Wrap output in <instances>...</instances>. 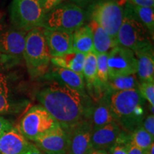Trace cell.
Returning a JSON list of instances; mask_svg holds the SVG:
<instances>
[{
	"mask_svg": "<svg viewBox=\"0 0 154 154\" xmlns=\"http://www.w3.org/2000/svg\"><path fill=\"white\" fill-rule=\"evenodd\" d=\"M36 98L66 131L89 119L93 105L88 96L53 81L38 91Z\"/></svg>",
	"mask_w": 154,
	"mask_h": 154,
	"instance_id": "obj_1",
	"label": "cell"
},
{
	"mask_svg": "<svg viewBox=\"0 0 154 154\" xmlns=\"http://www.w3.org/2000/svg\"><path fill=\"white\" fill-rule=\"evenodd\" d=\"M106 94L113 120L121 130L131 134L141 126L146 117V100L138 89Z\"/></svg>",
	"mask_w": 154,
	"mask_h": 154,
	"instance_id": "obj_2",
	"label": "cell"
},
{
	"mask_svg": "<svg viewBox=\"0 0 154 154\" xmlns=\"http://www.w3.org/2000/svg\"><path fill=\"white\" fill-rule=\"evenodd\" d=\"M23 59L32 79L41 78L48 72L51 57L42 28H34L26 32Z\"/></svg>",
	"mask_w": 154,
	"mask_h": 154,
	"instance_id": "obj_3",
	"label": "cell"
},
{
	"mask_svg": "<svg viewBox=\"0 0 154 154\" xmlns=\"http://www.w3.org/2000/svg\"><path fill=\"white\" fill-rule=\"evenodd\" d=\"M151 38L149 32L136 17L132 5L126 1L124 19L116 36L117 44L136 52L144 47L153 45Z\"/></svg>",
	"mask_w": 154,
	"mask_h": 154,
	"instance_id": "obj_4",
	"label": "cell"
},
{
	"mask_svg": "<svg viewBox=\"0 0 154 154\" xmlns=\"http://www.w3.org/2000/svg\"><path fill=\"white\" fill-rule=\"evenodd\" d=\"M86 11L88 19L94 21L116 41L124 14V6L120 0H95Z\"/></svg>",
	"mask_w": 154,
	"mask_h": 154,
	"instance_id": "obj_5",
	"label": "cell"
},
{
	"mask_svg": "<svg viewBox=\"0 0 154 154\" xmlns=\"http://www.w3.org/2000/svg\"><path fill=\"white\" fill-rule=\"evenodd\" d=\"M86 11L72 2H62L46 14L42 28L73 33L86 24Z\"/></svg>",
	"mask_w": 154,
	"mask_h": 154,
	"instance_id": "obj_6",
	"label": "cell"
},
{
	"mask_svg": "<svg viewBox=\"0 0 154 154\" xmlns=\"http://www.w3.org/2000/svg\"><path fill=\"white\" fill-rule=\"evenodd\" d=\"M46 13L41 0H13L10 19L13 26L26 32L34 28H42Z\"/></svg>",
	"mask_w": 154,
	"mask_h": 154,
	"instance_id": "obj_7",
	"label": "cell"
},
{
	"mask_svg": "<svg viewBox=\"0 0 154 154\" xmlns=\"http://www.w3.org/2000/svg\"><path fill=\"white\" fill-rule=\"evenodd\" d=\"M59 126L45 108L42 105H35L25 113L17 128L26 139L34 142Z\"/></svg>",
	"mask_w": 154,
	"mask_h": 154,
	"instance_id": "obj_8",
	"label": "cell"
},
{
	"mask_svg": "<svg viewBox=\"0 0 154 154\" xmlns=\"http://www.w3.org/2000/svg\"><path fill=\"white\" fill-rule=\"evenodd\" d=\"M26 32L14 27H0V59L14 63L23 59Z\"/></svg>",
	"mask_w": 154,
	"mask_h": 154,
	"instance_id": "obj_9",
	"label": "cell"
},
{
	"mask_svg": "<svg viewBox=\"0 0 154 154\" xmlns=\"http://www.w3.org/2000/svg\"><path fill=\"white\" fill-rule=\"evenodd\" d=\"M109 78L136 74L137 59L131 49L117 44L108 53Z\"/></svg>",
	"mask_w": 154,
	"mask_h": 154,
	"instance_id": "obj_10",
	"label": "cell"
},
{
	"mask_svg": "<svg viewBox=\"0 0 154 154\" xmlns=\"http://www.w3.org/2000/svg\"><path fill=\"white\" fill-rule=\"evenodd\" d=\"M93 127L89 119L82 121L69 129L67 154H88L92 150L91 135Z\"/></svg>",
	"mask_w": 154,
	"mask_h": 154,
	"instance_id": "obj_11",
	"label": "cell"
},
{
	"mask_svg": "<svg viewBox=\"0 0 154 154\" xmlns=\"http://www.w3.org/2000/svg\"><path fill=\"white\" fill-rule=\"evenodd\" d=\"M34 145L45 154H67L69 135L60 126L50 131L34 141Z\"/></svg>",
	"mask_w": 154,
	"mask_h": 154,
	"instance_id": "obj_12",
	"label": "cell"
},
{
	"mask_svg": "<svg viewBox=\"0 0 154 154\" xmlns=\"http://www.w3.org/2000/svg\"><path fill=\"white\" fill-rule=\"evenodd\" d=\"M86 91L93 102L101 99L106 93L100 85L97 76V54L91 51L86 55L83 69Z\"/></svg>",
	"mask_w": 154,
	"mask_h": 154,
	"instance_id": "obj_13",
	"label": "cell"
},
{
	"mask_svg": "<svg viewBox=\"0 0 154 154\" xmlns=\"http://www.w3.org/2000/svg\"><path fill=\"white\" fill-rule=\"evenodd\" d=\"M42 78L49 82L53 81L68 86L78 91L83 96H88L82 74L52 65L51 67H49L48 72L42 76Z\"/></svg>",
	"mask_w": 154,
	"mask_h": 154,
	"instance_id": "obj_14",
	"label": "cell"
},
{
	"mask_svg": "<svg viewBox=\"0 0 154 154\" xmlns=\"http://www.w3.org/2000/svg\"><path fill=\"white\" fill-rule=\"evenodd\" d=\"M42 31L50 57H61L73 51L72 33L43 28Z\"/></svg>",
	"mask_w": 154,
	"mask_h": 154,
	"instance_id": "obj_15",
	"label": "cell"
},
{
	"mask_svg": "<svg viewBox=\"0 0 154 154\" xmlns=\"http://www.w3.org/2000/svg\"><path fill=\"white\" fill-rule=\"evenodd\" d=\"M122 130L116 122L93 130L91 135V146L93 150L109 151L116 141Z\"/></svg>",
	"mask_w": 154,
	"mask_h": 154,
	"instance_id": "obj_16",
	"label": "cell"
},
{
	"mask_svg": "<svg viewBox=\"0 0 154 154\" xmlns=\"http://www.w3.org/2000/svg\"><path fill=\"white\" fill-rule=\"evenodd\" d=\"M31 144L18 128L13 127L0 136V154H23Z\"/></svg>",
	"mask_w": 154,
	"mask_h": 154,
	"instance_id": "obj_17",
	"label": "cell"
},
{
	"mask_svg": "<svg viewBox=\"0 0 154 154\" xmlns=\"http://www.w3.org/2000/svg\"><path fill=\"white\" fill-rule=\"evenodd\" d=\"M137 59V75L139 82H154V53L153 45L134 52Z\"/></svg>",
	"mask_w": 154,
	"mask_h": 154,
	"instance_id": "obj_18",
	"label": "cell"
},
{
	"mask_svg": "<svg viewBox=\"0 0 154 154\" xmlns=\"http://www.w3.org/2000/svg\"><path fill=\"white\" fill-rule=\"evenodd\" d=\"M88 119L93 127V130L115 122L108 103L106 94L93 103Z\"/></svg>",
	"mask_w": 154,
	"mask_h": 154,
	"instance_id": "obj_19",
	"label": "cell"
},
{
	"mask_svg": "<svg viewBox=\"0 0 154 154\" xmlns=\"http://www.w3.org/2000/svg\"><path fill=\"white\" fill-rule=\"evenodd\" d=\"M88 24L91 29L93 35L94 51L97 54L109 53L118 44L116 40L94 21L90 20Z\"/></svg>",
	"mask_w": 154,
	"mask_h": 154,
	"instance_id": "obj_20",
	"label": "cell"
},
{
	"mask_svg": "<svg viewBox=\"0 0 154 154\" xmlns=\"http://www.w3.org/2000/svg\"><path fill=\"white\" fill-rule=\"evenodd\" d=\"M20 108L13 99L8 77L0 69V114L16 112Z\"/></svg>",
	"mask_w": 154,
	"mask_h": 154,
	"instance_id": "obj_21",
	"label": "cell"
},
{
	"mask_svg": "<svg viewBox=\"0 0 154 154\" xmlns=\"http://www.w3.org/2000/svg\"><path fill=\"white\" fill-rule=\"evenodd\" d=\"M93 50V35L88 23L72 33V51L87 54Z\"/></svg>",
	"mask_w": 154,
	"mask_h": 154,
	"instance_id": "obj_22",
	"label": "cell"
},
{
	"mask_svg": "<svg viewBox=\"0 0 154 154\" xmlns=\"http://www.w3.org/2000/svg\"><path fill=\"white\" fill-rule=\"evenodd\" d=\"M86 55L84 54L72 51L61 57H51L50 62L53 66L69 69L83 75Z\"/></svg>",
	"mask_w": 154,
	"mask_h": 154,
	"instance_id": "obj_23",
	"label": "cell"
},
{
	"mask_svg": "<svg viewBox=\"0 0 154 154\" xmlns=\"http://www.w3.org/2000/svg\"><path fill=\"white\" fill-rule=\"evenodd\" d=\"M138 85L139 81L136 74L109 78L106 94L124 91L131 89H138Z\"/></svg>",
	"mask_w": 154,
	"mask_h": 154,
	"instance_id": "obj_24",
	"label": "cell"
},
{
	"mask_svg": "<svg viewBox=\"0 0 154 154\" xmlns=\"http://www.w3.org/2000/svg\"><path fill=\"white\" fill-rule=\"evenodd\" d=\"M133 6V9L140 23L147 29L153 39L154 35V10L151 7Z\"/></svg>",
	"mask_w": 154,
	"mask_h": 154,
	"instance_id": "obj_25",
	"label": "cell"
},
{
	"mask_svg": "<svg viewBox=\"0 0 154 154\" xmlns=\"http://www.w3.org/2000/svg\"><path fill=\"white\" fill-rule=\"evenodd\" d=\"M130 137L131 142L144 151L147 152L151 146L154 144V137L146 131L142 126H138L130 134Z\"/></svg>",
	"mask_w": 154,
	"mask_h": 154,
	"instance_id": "obj_26",
	"label": "cell"
},
{
	"mask_svg": "<svg viewBox=\"0 0 154 154\" xmlns=\"http://www.w3.org/2000/svg\"><path fill=\"white\" fill-rule=\"evenodd\" d=\"M108 53L97 54V76L98 80L105 93L109 81V67H108Z\"/></svg>",
	"mask_w": 154,
	"mask_h": 154,
	"instance_id": "obj_27",
	"label": "cell"
},
{
	"mask_svg": "<svg viewBox=\"0 0 154 154\" xmlns=\"http://www.w3.org/2000/svg\"><path fill=\"white\" fill-rule=\"evenodd\" d=\"M130 141V134L122 131L116 141L109 149L108 153L109 154H128Z\"/></svg>",
	"mask_w": 154,
	"mask_h": 154,
	"instance_id": "obj_28",
	"label": "cell"
},
{
	"mask_svg": "<svg viewBox=\"0 0 154 154\" xmlns=\"http://www.w3.org/2000/svg\"><path fill=\"white\" fill-rule=\"evenodd\" d=\"M138 90L142 97L149 102L150 106L154 107V82H139Z\"/></svg>",
	"mask_w": 154,
	"mask_h": 154,
	"instance_id": "obj_29",
	"label": "cell"
},
{
	"mask_svg": "<svg viewBox=\"0 0 154 154\" xmlns=\"http://www.w3.org/2000/svg\"><path fill=\"white\" fill-rule=\"evenodd\" d=\"M141 126L151 136L154 137V116L153 113L148 115L144 118Z\"/></svg>",
	"mask_w": 154,
	"mask_h": 154,
	"instance_id": "obj_30",
	"label": "cell"
},
{
	"mask_svg": "<svg viewBox=\"0 0 154 154\" xmlns=\"http://www.w3.org/2000/svg\"><path fill=\"white\" fill-rule=\"evenodd\" d=\"M45 13L49 12L63 2V0H41Z\"/></svg>",
	"mask_w": 154,
	"mask_h": 154,
	"instance_id": "obj_31",
	"label": "cell"
},
{
	"mask_svg": "<svg viewBox=\"0 0 154 154\" xmlns=\"http://www.w3.org/2000/svg\"><path fill=\"white\" fill-rule=\"evenodd\" d=\"M13 128L10 121L0 116V136Z\"/></svg>",
	"mask_w": 154,
	"mask_h": 154,
	"instance_id": "obj_32",
	"label": "cell"
},
{
	"mask_svg": "<svg viewBox=\"0 0 154 154\" xmlns=\"http://www.w3.org/2000/svg\"><path fill=\"white\" fill-rule=\"evenodd\" d=\"M128 2L134 6L143 7H154V0H127Z\"/></svg>",
	"mask_w": 154,
	"mask_h": 154,
	"instance_id": "obj_33",
	"label": "cell"
},
{
	"mask_svg": "<svg viewBox=\"0 0 154 154\" xmlns=\"http://www.w3.org/2000/svg\"><path fill=\"white\" fill-rule=\"evenodd\" d=\"M128 154H147V152L144 151L142 149H139V148L135 146L134 144H133L130 141Z\"/></svg>",
	"mask_w": 154,
	"mask_h": 154,
	"instance_id": "obj_34",
	"label": "cell"
},
{
	"mask_svg": "<svg viewBox=\"0 0 154 154\" xmlns=\"http://www.w3.org/2000/svg\"><path fill=\"white\" fill-rule=\"evenodd\" d=\"M69 1L72 3L79 6L80 7L84 9V7H88V6H89L91 3H93L95 0H69Z\"/></svg>",
	"mask_w": 154,
	"mask_h": 154,
	"instance_id": "obj_35",
	"label": "cell"
},
{
	"mask_svg": "<svg viewBox=\"0 0 154 154\" xmlns=\"http://www.w3.org/2000/svg\"><path fill=\"white\" fill-rule=\"evenodd\" d=\"M23 154H45L42 152L41 150L38 149L34 144L32 143L29 146V148L24 152Z\"/></svg>",
	"mask_w": 154,
	"mask_h": 154,
	"instance_id": "obj_36",
	"label": "cell"
},
{
	"mask_svg": "<svg viewBox=\"0 0 154 154\" xmlns=\"http://www.w3.org/2000/svg\"><path fill=\"white\" fill-rule=\"evenodd\" d=\"M88 154H109L107 151H100V150H92Z\"/></svg>",
	"mask_w": 154,
	"mask_h": 154,
	"instance_id": "obj_37",
	"label": "cell"
}]
</instances>
